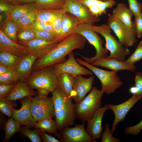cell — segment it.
Masks as SVG:
<instances>
[{"instance_id":"cell-1","label":"cell","mask_w":142,"mask_h":142,"mask_svg":"<svg viewBox=\"0 0 142 142\" xmlns=\"http://www.w3.org/2000/svg\"><path fill=\"white\" fill-rule=\"evenodd\" d=\"M87 40L82 35L76 33L66 37L46 55L37 59L33 66L32 71L65 62L67 60L66 56L73 50L83 49Z\"/></svg>"},{"instance_id":"cell-2","label":"cell","mask_w":142,"mask_h":142,"mask_svg":"<svg viewBox=\"0 0 142 142\" xmlns=\"http://www.w3.org/2000/svg\"><path fill=\"white\" fill-rule=\"evenodd\" d=\"M52 93L55 120L60 131L74 125L77 118L75 104L72 99L61 92L58 86Z\"/></svg>"},{"instance_id":"cell-3","label":"cell","mask_w":142,"mask_h":142,"mask_svg":"<svg viewBox=\"0 0 142 142\" xmlns=\"http://www.w3.org/2000/svg\"><path fill=\"white\" fill-rule=\"evenodd\" d=\"M92 29L94 31L101 34L105 39L106 42L105 48L110 52V55L107 56L106 58L125 61L126 57L130 54V52L111 34L112 32L107 24H104L100 26L93 25Z\"/></svg>"},{"instance_id":"cell-4","label":"cell","mask_w":142,"mask_h":142,"mask_svg":"<svg viewBox=\"0 0 142 142\" xmlns=\"http://www.w3.org/2000/svg\"><path fill=\"white\" fill-rule=\"evenodd\" d=\"M104 93L102 90L94 86L80 103H75L77 118L83 123L90 120L95 111L101 106V100Z\"/></svg>"},{"instance_id":"cell-5","label":"cell","mask_w":142,"mask_h":142,"mask_svg":"<svg viewBox=\"0 0 142 142\" xmlns=\"http://www.w3.org/2000/svg\"><path fill=\"white\" fill-rule=\"evenodd\" d=\"M26 82L31 88H45L52 93L58 86L57 75L53 66L32 71Z\"/></svg>"},{"instance_id":"cell-6","label":"cell","mask_w":142,"mask_h":142,"mask_svg":"<svg viewBox=\"0 0 142 142\" xmlns=\"http://www.w3.org/2000/svg\"><path fill=\"white\" fill-rule=\"evenodd\" d=\"M93 25L88 23H79L75 32V33L80 34L84 37L96 50L95 55L91 58H88L79 53L77 54L85 62L90 64L97 59L106 57L109 52L103 47V41L97 33L93 30Z\"/></svg>"},{"instance_id":"cell-7","label":"cell","mask_w":142,"mask_h":142,"mask_svg":"<svg viewBox=\"0 0 142 142\" xmlns=\"http://www.w3.org/2000/svg\"><path fill=\"white\" fill-rule=\"evenodd\" d=\"M76 59L80 65L87 67L98 78L101 84L102 90L104 93L107 94L114 93L123 84L116 72L99 69L79 58Z\"/></svg>"},{"instance_id":"cell-8","label":"cell","mask_w":142,"mask_h":142,"mask_svg":"<svg viewBox=\"0 0 142 142\" xmlns=\"http://www.w3.org/2000/svg\"><path fill=\"white\" fill-rule=\"evenodd\" d=\"M32 115L36 122L55 117L52 97H42L37 95L33 97L30 106Z\"/></svg>"},{"instance_id":"cell-9","label":"cell","mask_w":142,"mask_h":142,"mask_svg":"<svg viewBox=\"0 0 142 142\" xmlns=\"http://www.w3.org/2000/svg\"><path fill=\"white\" fill-rule=\"evenodd\" d=\"M107 25L125 47H131L137 42L135 31L128 28L113 14L109 15Z\"/></svg>"},{"instance_id":"cell-10","label":"cell","mask_w":142,"mask_h":142,"mask_svg":"<svg viewBox=\"0 0 142 142\" xmlns=\"http://www.w3.org/2000/svg\"><path fill=\"white\" fill-rule=\"evenodd\" d=\"M63 9L66 12L75 16L79 23H88L93 25L100 21V19L93 15L89 8L82 4L80 0H65Z\"/></svg>"},{"instance_id":"cell-11","label":"cell","mask_w":142,"mask_h":142,"mask_svg":"<svg viewBox=\"0 0 142 142\" xmlns=\"http://www.w3.org/2000/svg\"><path fill=\"white\" fill-rule=\"evenodd\" d=\"M57 76L66 73L74 77L79 75H93V73L89 69L80 65L75 59L74 53L72 52L68 55V59L64 62L53 65Z\"/></svg>"},{"instance_id":"cell-12","label":"cell","mask_w":142,"mask_h":142,"mask_svg":"<svg viewBox=\"0 0 142 142\" xmlns=\"http://www.w3.org/2000/svg\"><path fill=\"white\" fill-rule=\"evenodd\" d=\"M85 123L77 124L74 127H68L60 131V142H96L87 132Z\"/></svg>"},{"instance_id":"cell-13","label":"cell","mask_w":142,"mask_h":142,"mask_svg":"<svg viewBox=\"0 0 142 142\" xmlns=\"http://www.w3.org/2000/svg\"><path fill=\"white\" fill-rule=\"evenodd\" d=\"M32 98V96H28L19 99L22 105L21 108L15 109L12 116L21 126L24 125L30 129L34 128L37 122L32 115L30 109Z\"/></svg>"},{"instance_id":"cell-14","label":"cell","mask_w":142,"mask_h":142,"mask_svg":"<svg viewBox=\"0 0 142 142\" xmlns=\"http://www.w3.org/2000/svg\"><path fill=\"white\" fill-rule=\"evenodd\" d=\"M61 41L58 39L48 40L36 38L21 45L26 48L29 53L39 59L47 55Z\"/></svg>"},{"instance_id":"cell-15","label":"cell","mask_w":142,"mask_h":142,"mask_svg":"<svg viewBox=\"0 0 142 142\" xmlns=\"http://www.w3.org/2000/svg\"><path fill=\"white\" fill-rule=\"evenodd\" d=\"M75 77V80L70 98L74 100L75 104H78L83 100L86 95L92 90L94 77L92 76L85 78L81 75Z\"/></svg>"},{"instance_id":"cell-16","label":"cell","mask_w":142,"mask_h":142,"mask_svg":"<svg viewBox=\"0 0 142 142\" xmlns=\"http://www.w3.org/2000/svg\"><path fill=\"white\" fill-rule=\"evenodd\" d=\"M142 97L133 95L129 99L121 104L114 105L108 104L109 109L114 112L115 118L112 124L111 131L113 134L118 123L124 120L126 114L136 103L141 99Z\"/></svg>"},{"instance_id":"cell-17","label":"cell","mask_w":142,"mask_h":142,"mask_svg":"<svg viewBox=\"0 0 142 142\" xmlns=\"http://www.w3.org/2000/svg\"><path fill=\"white\" fill-rule=\"evenodd\" d=\"M108 109L107 104L99 108L95 112L91 119L87 121L86 131L95 140L101 137L103 129L102 125V118L104 113Z\"/></svg>"},{"instance_id":"cell-18","label":"cell","mask_w":142,"mask_h":142,"mask_svg":"<svg viewBox=\"0 0 142 142\" xmlns=\"http://www.w3.org/2000/svg\"><path fill=\"white\" fill-rule=\"evenodd\" d=\"M94 66H99L107 68L116 72L122 70H128L134 72L136 67L126 61H121L113 58L106 57L99 58L90 64Z\"/></svg>"},{"instance_id":"cell-19","label":"cell","mask_w":142,"mask_h":142,"mask_svg":"<svg viewBox=\"0 0 142 142\" xmlns=\"http://www.w3.org/2000/svg\"><path fill=\"white\" fill-rule=\"evenodd\" d=\"M37 59L36 56L29 53L22 58L14 70L19 80L26 82L31 74L33 66Z\"/></svg>"},{"instance_id":"cell-20","label":"cell","mask_w":142,"mask_h":142,"mask_svg":"<svg viewBox=\"0 0 142 142\" xmlns=\"http://www.w3.org/2000/svg\"><path fill=\"white\" fill-rule=\"evenodd\" d=\"M0 52H8L21 57L29 53L25 47L10 39L1 29Z\"/></svg>"},{"instance_id":"cell-21","label":"cell","mask_w":142,"mask_h":142,"mask_svg":"<svg viewBox=\"0 0 142 142\" xmlns=\"http://www.w3.org/2000/svg\"><path fill=\"white\" fill-rule=\"evenodd\" d=\"M37 93L26 82L19 80L5 98L16 101L17 100L28 96H36L37 95Z\"/></svg>"},{"instance_id":"cell-22","label":"cell","mask_w":142,"mask_h":142,"mask_svg":"<svg viewBox=\"0 0 142 142\" xmlns=\"http://www.w3.org/2000/svg\"><path fill=\"white\" fill-rule=\"evenodd\" d=\"M112 14L128 28L135 32L134 22L132 20L133 14L125 4L118 3L113 9Z\"/></svg>"},{"instance_id":"cell-23","label":"cell","mask_w":142,"mask_h":142,"mask_svg":"<svg viewBox=\"0 0 142 142\" xmlns=\"http://www.w3.org/2000/svg\"><path fill=\"white\" fill-rule=\"evenodd\" d=\"M79 24V21L75 16L66 12L63 16L62 21L63 38L64 39L75 33V30Z\"/></svg>"},{"instance_id":"cell-24","label":"cell","mask_w":142,"mask_h":142,"mask_svg":"<svg viewBox=\"0 0 142 142\" xmlns=\"http://www.w3.org/2000/svg\"><path fill=\"white\" fill-rule=\"evenodd\" d=\"M75 80V77L66 73L57 76L58 86L61 92L70 98Z\"/></svg>"},{"instance_id":"cell-25","label":"cell","mask_w":142,"mask_h":142,"mask_svg":"<svg viewBox=\"0 0 142 142\" xmlns=\"http://www.w3.org/2000/svg\"><path fill=\"white\" fill-rule=\"evenodd\" d=\"M37 9L34 3L14 6L9 13H6V18L17 22L25 14Z\"/></svg>"},{"instance_id":"cell-26","label":"cell","mask_w":142,"mask_h":142,"mask_svg":"<svg viewBox=\"0 0 142 142\" xmlns=\"http://www.w3.org/2000/svg\"><path fill=\"white\" fill-rule=\"evenodd\" d=\"M34 128L39 131L53 134L58 139L60 138V135L57 131L58 127L55 120L47 119L37 121Z\"/></svg>"},{"instance_id":"cell-27","label":"cell","mask_w":142,"mask_h":142,"mask_svg":"<svg viewBox=\"0 0 142 142\" xmlns=\"http://www.w3.org/2000/svg\"><path fill=\"white\" fill-rule=\"evenodd\" d=\"M63 9H44L37 10V20L50 23L66 12Z\"/></svg>"},{"instance_id":"cell-28","label":"cell","mask_w":142,"mask_h":142,"mask_svg":"<svg viewBox=\"0 0 142 142\" xmlns=\"http://www.w3.org/2000/svg\"><path fill=\"white\" fill-rule=\"evenodd\" d=\"M0 29L9 38L17 43V33L18 30L16 22L6 18L0 24Z\"/></svg>"},{"instance_id":"cell-29","label":"cell","mask_w":142,"mask_h":142,"mask_svg":"<svg viewBox=\"0 0 142 142\" xmlns=\"http://www.w3.org/2000/svg\"><path fill=\"white\" fill-rule=\"evenodd\" d=\"M21 126L19 123L12 117L9 118L4 123V130L5 136L3 142H8L10 138L14 134L18 132Z\"/></svg>"},{"instance_id":"cell-30","label":"cell","mask_w":142,"mask_h":142,"mask_svg":"<svg viewBox=\"0 0 142 142\" xmlns=\"http://www.w3.org/2000/svg\"><path fill=\"white\" fill-rule=\"evenodd\" d=\"M65 0H36L35 6L37 10L63 9Z\"/></svg>"},{"instance_id":"cell-31","label":"cell","mask_w":142,"mask_h":142,"mask_svg":"<svg viewBox=\"0 0 142 142\" xmlns=\"http://www.w3.org/2000/svg\"><path fill=\"white\" fill-rule=\"evenodd\" d=\"M22 57L8 52H0V64L7 66L14 71Z\"/></svg>"},{"instance_id":"cell-32","label":"cell","mask_w":142,"mask_h":142,"mask_svg":"<svg viewBox=\"0 0 142 142\" xmlns=\"http://www.w3.org/2000/svg\"><path fill=\"white\" fill-rule=\"evenodd\" d=\"M17 34V42L21 44L36 39L35 29L33 26L23 28L18 30Z\"/></svg>"},{"instance_id":"cell-33","label":"cell","mask_w":142,"mask_h":142,"mask_svg":"<svg viewBox=\"0 0 142 142\" xmlns=\"http://www.w3.org/2000/svg\"><path fill=\"white\" fill-rule=\"evenodd\" d=\"M37 9L29 12L21 17L17 22L18 30L33 26L37 20Z\"/></svg>"},{"instance_id":"cell-34","label":"cell","mask_w":142,"mask_h":142,"mask_svg":"<svg viewBox=\"0 0 142 142\" xmlns=\"http://www.w3.org/2000/svg\"><path fill=\"white\" fill-rule=\"evenodd\" d=\"M16 101L5 98L0 99L1 111L9 118L12 116L13 110L17 106Z\"/></svg>"},{"instance_id":"cell-35","label":"cell","mask_w":142,"mask_h":142,"mask_svg":"<svg viewBox=\"0 0 142 142\" xmlns=\"http://www.w3.org/2000/svg\"><path fill=\"white\" fill-rule=\"evenodd\" d=\"M18 132L22 137L23 138L27 137L32 142H43L39 131L36 129L31 130L25 126L21 128Z\"/></svg>"},{"instance_id":"cell-36","label":"cell","mask_w":142,"mask_h":142,"mask_svg":"<svg viewBox=\"0 0 142 142\" xmlns=\"http://www.w3.org/2000/svg\"><path fill=\"white\" fill-rule=\"evenodd\" d=\"M19 80L14 71L0 74V85L16 83Z\"/></svg>"},{"instance_id":"cell-37","label":"cell","mask_w":142,"mask_h":142,"mask_svg":"<svg viewBox=\"0 0 142 142\" xmlns=\"http://www.w3.org/2000/svg\"><path fill=\"white\" fill-rule=\"evenodd\" d=\"M142 59V40L140 41L132 54L125 61L132 64Z\"/></svg>"},{"instance_id":"cell-38","label":"cell","mask_w":142,"mask_h":142,"mask_svg":"<svg viewBox=\"0 0 142 142\" xmlns=\"http://www.w3.org/2000/svg\"><path fill=\"white\" fill-rule=\"evenodd\" d=\"M112 134L110 129L109 124L107 123H106L105 130L101 135V142H118L120 141L119 138L114 137Z\"/></svg>"},{"instance_id":"cell-39","label":"cell","mask_w":142,"mask_h":142,"mask_svg":"<svg viewBox=\"0 0 142 142\" xmlns=\"http://www.w3.org/2000/svg\"><path fill=\"white\" fill-rule=\"evenodd\" d=\"M63 15L57 18L51 23L54 34L58 39L61 40L64 39L62 28V21Z\"/></svg>"},{"instance_id":"cell-40","label":"cell","mask_w":142,"mask_h":142,"mask_svg":"<svg viewBox=\"0 0 142 142\" xmlns=\"http://www.w3.org/2000/svg\"><path fill=\"white\" fill-rule=\"evenodd\" d=\"M35 36L36 39L48 40H53L57 39H59L54 33H53L36 29Z\"/></svg>"},{"instance_id":"cell-41","label":"cell","mask_w":142,"mask_h":142,"mask_svg":"<svg viewBox=\"0 0 142 142\" xmlns=\"http://www.w3.org/2000/svg\"><path fill=\"white\" fill-rule=\"evenodd\" d=\"M33 27L36 30L46 31L54 34L52 25L50 23L36 20Z\"/></svg>"},{"instance_id":"cell-42","label":"cell","mask_w":142,"mask_h":142,"mask_svg":"<svg viewBox=\"0 0 142 142\" xmlns=\"http://www.w3.org/2000/svg\"><path fill=\"white\" fill-rule=\"evenodd\" d=\"M129 9L134 16L141 13L142 3L137 0H128Z\"/></svg>"},{"instance_id":"cell-43","label":"cell","mask_w":142,"mask_h":142,"mask_svg":"<svg viewBox=\"0 0 142 142\" xmlns=\"http://www.w3.org/2000/svg\"><path fill=\"white\" fill-rule=\"evenodd\" d=\"M134 22L136 36L140 38L142 34V13L141 12L135 16Z\"/></svg>"},{"instance_id":"cell-44","label":"cell","mask_w":142,"mask_h":142,"mask_svg":"<svg viewBox=\"0 0 142 142\" xmlns=\"http://www.w3.org/2000/svg\"><path fill=\"white\" fill-rule=\"evenodd\" d=\"M135 87L137 91L136 94L142 97V72H136L135 74Z\"/></svg>"},{"instance_id":"cell-45","label":"cell","mask_w":142,"mask_h":142,"mask_svg":"<svg viewBox=\"0 0 142 142\" xmlns=\"http://www.w3.org/2000/svg\"><path fill=\"white\" fill-rule=\"evenodd\" d=\"M142 130V119L137 124L126 127L124 133L126 134L136 135L139 134Z\"/></svg>"},{"instance_id":"cell-46","label":"cell","mask_w":142,"mask_h":142,"mask_svg":"<svg viewBox=\"0 0 142 142\" xmlns=\"http://www.w3.org/2000/svg\"><path fill=\"white\" fill-rule=\"evenodd\" d=\"M116 3L115 1L114 0L102 1L98 6L100 11L101 15L106 14V9L112 8Z\"/></svg>"},{"instance_id":"cell-47","label":"cell","mask_w":142,"mask_h":142,"mask_svg":"<svg viewBox=\"0 0 142 142\" xmlns=\"http://www.w3.org/2000/svg\"><path fill=\"white\" fill-rule=\"evenodd\" d=\"M16 83L0 85V99L5 98L7 95L14 88Z\"/></svg>"},{"instance_id":"cell-48","label":"cell","mask_w":142,"mask_h":142,"mask_svg":"<svg viewBox=\"0 0 142 142\" xmlns=\"http://www.w3.org/2000/svg\"><path fill=\"white\" fill-rule=\"evenodd\" d=\"M14 5L7 0H0V13H9Z\"/></svg>"},{"instance_id":"cell-49","label":"cell","mask_w":142,"mask_h":142,"mask_svg":"<svg viewBox=\"0 0 142 142\" xmlns=\"http://www.w3.org/2000/svg\"><path fill=\"white\" fill-rule=\"evenodd\" d=\"M39 133L43 142H60L59 140L50 135H48L45 132L39 131Z\"/></svg>"},{"instance_id":"cell-50","label":"cell","mask_w":142,"mask_h":142,"mask_svg":"<svg viewBox=\"0 0 142 142\" xmlns=\"http://www.w3.org/2000/svg\"><path fill=\"white\" fill-rule=\"evenodd\" d=\"M84 6L88 8L92 6H98L102 1L99 0H80Z\"/></svg>"},{"instance_id":"cell-51","label":"cell","mask_w":142,"mask_h":142,"mask_svg":"<svg viewBox=\"0 0 142 142\" xmlns=\"http://www.w3.org/2000/svg\"><path fill=\"white\" fill-rule=\"evenodd\" d=\"M14 6L22 5L29 3H34L36 0H7Z\"/></svg>"},{"instance_id":"cell-52","label":"cell","mask_w":142,"mask_h":142,"mask_svg":"<svg viewBox=\"0 0 142 142\" xmlns=\"http://www.w3.org/2000/svg\"><path fill=\"white\" fill-rule=\"evenodd\" d=\"M37 95L42 97H45L48 95L50 91L49 90L45 88H39L37 89Z\"/></svg>"},{"instance_id":"cell-53","label":"cell","mask_w":142,"mask_h":142,"mask_svg":"<svg viewBox=\"0 0 142 142\" xmlns=\"http://www.w3.org/2000/svg\"><path fill=\"white\" fill-rule=\"evenodd\" d=\"M88 8L90 12L93 15L98 17L101 15L100 11L98 6H92Z\"/></svg>"},{"instance_id":"cell-54","label":"cell","mask_w":142,"mask_h":142,"mask_svg":"<svg viewBox=\"0 0 142 142\" xmlns=\"http://www.w3.org/2000/svg\"><path fill=\"white\" fill-rule=\"evenodd\" d=\"M14 71L9 67L4 65L0 64V74Z\"/></svg>"},{"instance_id":"cell-55","label":"cell","mask_w":142,"mask_h":142,"mask_svg":"<svg viewBox=\"0 0 142 142\" xmlns=\"http://www.w3.org/2000/svg\"><path fill=\"white\" fill-rule=\"evenodd\" d=\"M129 91L133 95L136 94L137 92L135 86L130 87L129 89Z\"/></svg>"},{"instance_id":"cell-56","label":"cell","mask_w":142,"mask_h":142,"mask_svg":"<svg viewBox=\"0 0 142 142\" xmlns=\"http://www.w3.org/2000/svg\"><path fill=\"white\" fill-rule=\"evenodd\" d=\"M99 0L101 1H105L108 0Z\"/></svg>"}]
</instances>
